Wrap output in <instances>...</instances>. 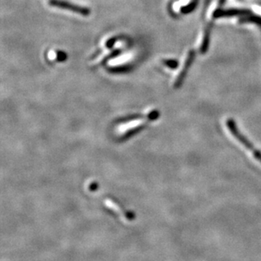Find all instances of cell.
Returning a JSON list of instances; mask_svg holds the SVG:
<instances>
[{"instance_id": "1", "label": "cell", "mask_w": 261, "mask_h": 261, "mask_svg": "<svg viewBox=\"0 0 261 261\" xmlns=\"http://www.w3.org/2000/svg\"><path fill=\"white\" fill-rule=\"evenodd\" d=\"M227 128L229 129L230 132L232 133V136L234 138L236 139L237 141H239V143L244 145V147L246 148L247 150H250L253 153L254 158L257 161H259L261 163V151L258 150L256 148H254V145L252 144L251 141L247 139L246 136H244L243 134L240 132L236 123L234 122L233 119L232 118H228L227 121Z\"/></svg>"}, {"instance_id": "2", "label": "cell", "mask_w": 261, "mask_h": 261, "mask_svg": "<svg viewBox=\"0 0 261 261\" xmlns=\"http://www.w3.org/2000/svg\"><path fill=\"white\" fill-rule=\"evenodd\" d=\"M48 4L53 7L59 8V9H62V10H69V11L76 13V14L83 15V16H88L91 14V10H89L88 8L82 7L80 5L64 1V0H49Z\"/></svg>"}, {"instance_id": "3", "label": "cell", "mask_w": 261, "mask_h": 261, "mask_svg": "<svg viewBox=\"0 0 261 261\" xmlns=\"http://www.w3.org/2000/svg\"><path fill=\"white\" fill-rule=\"evenodd\" d=\"M105 204H106V206L108 207V208H109V209L113 211L114 213H116V214H118V216L121 217V218L123 217L124 219L129 220V221L133 219V214H130L129 212L125 211V210L123 209V207L121 208L120 205L117 204L116 201L110 200V199H107V200H105Z\"/></svg>"}, {"instance_id": "4", "label": "cell", "mask_w": 261, "mask_h": 261, "mask_svg": "<svg viewBox=\"0 0 261 261\" xmlns=\"http://www.w3.org/2000/svg\"><path fill=\"white\" fill-rule=\"evenodd\" d=\"M193 58H194V52H190V55H189L187 59H186V61H185V68L181 70L179 75L177 76V80H176L175 87H179L180 84L182 83V81H184V78H185V74H186V72H187L189 67H190V64L192 63Z\"/></svg>"}, {"instance_id": "5", "label": "cell", "mask_w": 261, "mask_h": 261, "mask_svg": "<svg viewBox=\"0 0 261 261\" xmlns=\"http://www.w3.org/2000/svg\"><path fill=\"white\" fill-rule=\"evenodd\" d=\"M163 63H164L167 66L170 67V68L177 67V62L174 61V60H166V61H163Z\"/></svg>"}]
</instances>
